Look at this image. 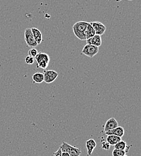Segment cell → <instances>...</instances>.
<instances>
[{
	"mask_svg": "<svg viewBox=\"0 0 141 156\" xmlns=\"http://www.w3.org/2000/svg\"><path fill=\"white\" fill-rule=\"evenodd\" d=\"M61 153H62V151L61 150L60 148H59L56 152L53 153L52 156H61Z\"/></svg>",
	"mask_w": 141,
	"mask_h": 156,
	"instance_id": "44dd1931",
	"label": "cell"
},
{
	"mask_svg": "<svg viewBox=\"0 0 141 156\" xmlns=\"http://www.w3.org/2000/svg\"><path fill=\"white\" fill-rule=\"evenodd\" d=\"M38 52H39L38 51H37L36 48H31V49L28 51V55H29V56H30V57H33V58H35L36 56L37 55Z\"/></svg>",
	"mask_w": 141,
	"mask_h": 156,
	"instance_id": "ac0fdd59",
	"label": "cell"
},
{
	"mask_svg": "<svg viewBox=\"0 0 141 156\" xmlns=\"http://www.w3.org/2000/svg\"><path fill=\"white\" fill-rule=\"evenodd\" d=\"M44 82L46 83H51L58 76V73L53 70H44L43 72Z\"/></svg>",
	"mask_w": 141,
	"mask_h": 156,
	"instance_id": "5b68a950",
	"label": "cell"
},
{
	"mask_svg": "<svg viewBox=\"0 0 141 156\" xmlns=\"http://www.w3.org/2000/svg\"><path fill=\"white\" fill-rule=\"evenodd\" d=\"M118 126V123L115 118H111L107 120L104 126V132L114 129Z\"/></svg>",
	"mask_w": 141,
	"mask_h": 156,
	"instance_id": "52a82bcc",
	"label": "cell"
},
{
	"mask_svg": "<svg viewBox=\"0 0 141 156\" xmlns=\"http://www.w3.org/2000/svg\"><path fill=\"white\" fill-rule=\"evenodd\" d=\"M114 147H115L114 148H115V149L120 150H123V151H125L127 153L131 146L128 145L125 141L121 140L120 142H118L117 144H116L114 145Z\"/></svg>",
	"mask_w": 141,
	"mask_h": 156,
	"instance_id": "7c38bea8",
	"label": "cell"
},
{
	"mask_svg": "<svg viewBox=\"0 0 141 156\" xmlns=\"http://www.w3.org/2000/svg\"><path fill=\"white\" fill-rule=\"evenodd\" d=\"M68 153H69L70 156H80L82 152L80 148L71 145Z\"/></svg>",
	"mask_w": 141,
	"mask_h": 156,
	"instance_id": "9a60e30c",
	"label": "cell"
},
{
	"mask_svg": "<svg viewBox=\"0 0 141 156\" xmlns=\"http://www.w3.org/2000/svg\"><path fill=\"white\" fill-rule=\"evenodd\" d=\"M127 156V155H126V154H125V155H124V156Z\"/></svg>",
	"mask_w": 141,
	"mask_h": 156,
	"instance_id": "603a6c76",
	"label": "cell"
},
{
	"mask_svg": "<svg viewBox=\"0 0 141 156\" xmlns=\"http://www.w3.org/2000/svg\"><path fill=\"white\" fill-rule=\"evenodd\" d=\"M32 79L34 83H41L44 82V75L41 72H36L33 75Z\"/></svg>",
	"mask_w": 141,
	"mask_h": 156,
	"instance_id": "5bb4252c",
	"label": "cell"
},
{
	"mask_svg": "<svg viewBox=\"0 0 141 156\" xmlns=\"http://www.w3.org/2000/svg\"><path fill=\"white\" fill-rule=\"evenodd\" d=\"M85 145L86 148L87 156H91L93 152L94 151L95 148L96 147V142L93 139H90L86 141Z\"/></svg>",
	"mask_w": 141,
	"mask_h": 156,
	"instance_id": "9c48e42d",
	"label": "cell"
},
{
	"mask_svg": "<svg viewBox=\"0 0 141 156\" xmlns=\"http://www.w3.org/2000/svg\"><path fill=\"white\" fill-rule=\"evenodd\" d=\"M121 137L117 136L115 135H108L106 137V142L109 143L110 145H115L116 144H117L118 142L122 140Z\"/></svg>",
	"mask_w": 141,
	"mask_h": 156,
	"instance_id": "4fadbf2b",
	"label": "cell"
},
{
	"mask_svg": "<svg viewBox=\"0 0 141 156\" xmlns=\"http://www.w3.org/2000/svg\"><path fill=\"white\" fill-rule=\"evenodd\" d=\"M61 156H70L69 153H67V152H62L61 153Z\"/></svg>",
	"mask_w": 141,
	"mask_h": 156,
	"instance_id": "7402d4cb",
	"label": "cell"
},
{
	"mask_svg": "<svg viewBox=\"0 0 141 156\" xmlns=\"http://www.w3.org/2000/svg\"><path fill=\"white\" fill-rule=\"evenodd\" d=\"M99 52V47L93 46L90 44H86L82 51V54L88 57L89 58H93Z\"/></svg>",
	"mask_w": 141,
	"mask_h": 156,
	"instance_id": "3957f363",
	"label": "cell"
},
{
	"mask_svg": "<svg viewBox=\"0 0 141 156\" xmlns=\"http://www.w3.org/2000/svg\"><path fill=\"white\" fill-rule=\"evenodd\" d=\"M110 147H111V145L106 141H104L101 142V148L103 150L108 151L110 149Z\"/></svg>",
	"mask_w": 141,
	"mask_h": 156,
	"instance_id": "ffe728a7",
	"label": "cell"
},
{
	"mask_svg": "<svg viewBox=\"0 0 141 156\" xmlns=\"http://www.w3.org/2000/svg\"><path fill=\"white\" fill-rule=\"evenodd\" d=\"M33 35L34 36V38L36 41L37 43L38 44H40L43 41V37H42V34L41 31L37 28H31Z\"/></svg>",
	"mask_w": 141,
	"mask_h": 156,
	"instance_id": "8fae6325",
	"label": "cell"
},
{
	"mask_svg": "<svg viewBox=\"0 0 141 156\" xmlns=\"http://www.w3.org/2000/svg\"><path fill=\"white\" fill-rule=\"evenodd\" d=\"M24 37H25V41L26 42V45L30 48H36L38 45L36 41L34 38L31 28L25 29V33H24Z\"/></svg>",
	"mask_w": 141,
	"mask_h": 156,
	"instance_id": "277c9868",
	"label": "cell"
},
{
	"mask_svg": "<svg viewBox=\"0 0 141 156\" xmlns=\"http://www.w3.org/2000/svg\"><path fill=\"white\" fill-rule=\"evenodd\" d=\"M112 156H122L125 155L127 154V152L123 150H120L114 148L112 152Z\"/></svg>",
	"mask_w": 141,
	"mask_h": 156,
	"instance_id": "e0dca14e",
	"label": "cell"
},
{
	"mask_svg": "<svg viewBox=\"0 0 141 156\" xmlns=\"http://www.w3.org/2000/svg\"><path fill=\"white\" fill-rule=\"evenodd\" d=\"M86 40V43L90 44L97 47L100 46L102 43V40H101L100 36L96 35V34L93 36L92 37L87 39Z\"/></svg>",
	"mask_w": 141,
	"mask_h": 156,
	"instance_id": "30bf717a",
	"label": "cell"
},
{
	"mask_svg": "<svg viewBox=\"0 0 141 156\" xmlns=\"http://www.w3.org/2000/svg\"><path fill=\"white\" fill-rule=\"evenodd\" d=\"M90 23L94 28L96 35H99L101 36L104 34L106 30V27L103 23H101L99 21L91 22H90Z\"/></svg>",
	"mask_w": 141,
	"mask_h": 156,
	"instance_id": "8992f818",
	"label": "cell"
},
{
	"mask_svg": "<svg viewBox=\"0 0 141 156\" xmlns=\"http://www.w3.org/2000/svg\"><path fill=\"white\" fill-rule=\"evenodd\" d=\"M88 22L85 21H79L73 26V31L75 36L81 40H86V30Z\"/></svg>",
	"mask_w": 141,
	"mask_h": 156,
	"instance_id": "6da1fadb",
	"label": "cell"
},
{
	"mask_svg": "<svg viewBox=\"0 0 141 156\" xmlns=\"http://www.w3.org/2000/svg\"><path fill=\"white\" fill-rule=\"evenodd\" d=\"M127 1H132V0H127Z\"/></svg>",
	"mask_w": 141,
	"mask_h": 156,
	"instance_id": "cb8c5ba5",
	"label": "cell"
},
{
	"mask_svg": "<svg viewBox=\"0 0 141 156\" xmlns=\"http://www.w3.org/2000/svg\"><path fill=\"white\" fill-rule=\"evenodd\" d=\"M124 133H125V131H124V128L121 126H118V127H117L116 128H115L114 129H112V130H108V131L104 132V135H106L107 136L112 135H115V136L122 137L124 136Z\"/></svg>",
	"mask_w": 141,
	"mask_h": 156,
	"instance_id": "ba28073f",
	"label": "cell"
},
{
	"mask_svg": "<svg viewBox=\"0 0 141 156\" xmlns=\"http://www.w3.org/2000/svg\"><path fill=\"white\" fill-rule=\"evenodd\" d=\"M94 35H96L95 33V31L94 30V28H93V27L91 25V24L89 23L87 28H86V33H85V36H86V39H90L91 37H92L93 36H94Z\"/></svg>",
	"mask_w": 141,
	"mask_h": 156,
	"instance_id": "2e32d148",
	"label": "cell"
},
{
	"mask_svg": "<svg viewBox=\"0 0 141 156\" xmlns=\"http://www.w3.org/2000/svg\"><path fill=\"white\" fill-rule=\"evenodd\" d=\"M36 61V67L45 70L49 66L50 57L48 54L43 52H38L34 58Z\"/></svg>",
	"mask_w": 141,
	"mask_h": 156,
	"instance_id": "7a4b0ae2",
	"label": "cell"
},
{
	"mask_svg": "<svg viewBox=\"0 0 141 156\" xmlns=\"http://www.w3.org/2000/svg\"><path fill=\"white\" fill-rule=\"evenodd\" d=\"M34 61H35L34 58L31 57H30L29 55L25 57V62L26 64H30V65L33 64H34Z\"/></svg>",
	"mask_w": 141,
	"mask_h": 156,
	"instance_id": "d6986e66",
	"label": "cell"
}]
</instances>
